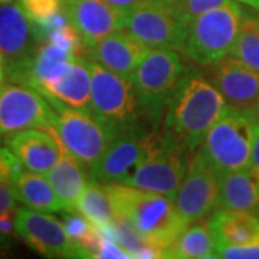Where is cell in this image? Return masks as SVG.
<instances>
[{
	"mask_svg": "<svg viewBox=\"0 0 259 259\" xmlns=\"http://www.w3.org/2000/svg\"><path fill=\"white\" fill-rule=\"evenodd\" d=\"M228 110V104L212 79L197 66H186L167 102L164 130L194 153L207 131Z\"/></svg>",
	"mask_w": 259,
	"mask_h": 259,
	"instance_id": "6da1fadb",
	"label": "cell"
},
{
	"mask_svg": "<svg viewBox=\"0 0 259 259\" xmlns=\"http://www.w3.org/2000/svg\"><path fill=\"white\" fill-rule=\"evenodd\" d=\"M117 216L127 221L140 236L164 252L187 223L177 212L175 199L124 183L107 185Z\"/></svg>",
	"mask_w": 259,
	"mask_h": 259,
	"instance_id": "7a4b0ae2",
	"label": "cell"
},
{
	"mask_svg": "<svg viewBox=\"0 0 259 259\" xmlns=\"http://www.w3.org/2000/svg\"><path fill=\"white\" fill-rule=\"evenodd\" d=\"M186 71L183 58L173 49H148L143 61L131 76L141 115L147 120L151 130H158L167 102L175 87Z\"/></svg>",
	"mask_w": 259,
	"mask_h": 259,
	"instance_id": "3957f363",
	"label": "cell"
},
{
	"mask_svg": "<svg viewBox=\"0 0 259 259\" xmlns=\"http://www.w3.org/2000/svg\"><path fill=\"white\" fill-rule=\"evenodd\" d=\"M243 10L235 2L204 12L189 23L182 54L202 66L231 55L239 33Z\"/></svg>",
	"mask_w": 259,
	"mask_h": 259,
	"instance_id": "277c9868",
	"label": "cell"
},
{
	"mask_svg": "<svg viewBox=\"0 0 259 259\" xmlns=\"http://www.w3.org/2000/svg\"><path fill=\"white\" fill-rule=\"evenodd\" d=\"M189 153L192 151L175 134L157 130L146 157L121 183L175 199L187 171Z\"/></svg>",
	"mask_w": 259,
	"mask_h": 259,
	"instance_id": "5b68a950",
	"label": "cell"
},
{
	"mask_svg": "<svg viewBox=\"0 0 259 259\" xmlns=\"http://www.w3.org/2000/svg\"><path fill=\"white\" fill-rule=\"evenodd\" d=\"M255 120L248 111L228 110L204 136L199 151L216 175L250 166Z\"/></svg>",
	"mask_w": 259,
	"mask_h": 259,
	"instance_id": "8992f818",
	"label": "cell"
},
{
	"mask_svg": "<svg viewBox=\"0 0 259 259\" xmlns=\"http://www.w3.org/2000/svg\"><path fill=\"white\" fill-rule=\"evenodd\" d=\"M91 68V114L107 127L122 131L137 124L141 115L133 79L114 74L97 62Z\"/></svg>",
	"mask_w": 259,
	"mask_h": 259,
	"instance_id": "52a82bcc",
	"label": "cell"
},
{
	"mask_svg": "<svg viewBox=\"0 0 259 259\" xmlns=\"http://www.w3.org/2000/svg\"><path fill=\"white\" fill-rule=\"evenodd\" d=\"M187 28L171 2L143 0L125 12L122 30L128 32L148 48L182 52Z\"/></svg>",
	"mask_w": 259,
	"mask_h": 259,
	"instance_id": "ba28073f",
	"label": "cell"
},
{
	"mask_svg": "<svg viewBox=\"0 0 259 259\" xmlns=\"http://www.w3.org/2000/svg\"><path fill=\"white\" fill-rule=\"evenodd\" d=\"M49 131L55 134L69 154L87 167L97 163L120 134V131L104 125L93 114L68 107L55 108L54 127Z\"/></svg>",
	"mask_w": 259,
	"mask_h": 259,
	"instance_id": "9c48e42d",
	"label": "cell"
},
{
	"mask_svg": "<svg viewBox=\"0 0 259 259\" xmlns=\"http://www.w3.org/2000/svg\"><path fill=\"white\" fill-rule=\"evenodd\" d=\"M55 108L36 90L23 83L0 87V143L12 133L54 127Z\"/></svg>",
	"mask_w": 259,
	"mask_h": 259,
	"instance_id": "30bf717a",
	"label": "cell"
},
{
	"mask_svg": "<svg viewBox=\"0 0 259 259\" xmlns=\"http://www.w3.org/2000/svg\"><path fill=\"white\" fill-rule=\"evenodd\" d=\"M157 130L134 124L120 131L97 163L90 167V179L102 185L121 183L146 157Z\"/></svg>",
	"mask_w": 259,
	"mask_h": 259,
	"instance_id": "8fae6325",
	"label": "cell"
},
{
	"mask_svg": "<svg viewBox=\"0 0 259 259\" xmlns=\"http://www.w3.org/2000/svg\"><path fill=\"white\" fill-rule=\"evenodd\" d=\"M175 203L180 218L187 225L206 219L219 207L218 175L204 160L199 148L189 160L187 171L175 197Z\"/></svg>",
	"mask_w": 259,
	"mask_h": 259,
	"instance_id": "7c38bea8",
	"label": "cell"
},
{
	"mask_svg": "<svg viewBox=\"0 0 259 259\" xmlns=\"http://www.w3.org/2000/svg\"><path fill=\"white\" fill-rule=\"evenodd\" d=\"M54 108L68 107L91 114L90 59L75 56L62 62L36 88Z\"/></svg>",
	"mask_w": 259,
	"mask_h": 259,
	"instance_id": "4fadbf2b",
	"label": "cell"
},
{
	"mask_svg": "<svg viewBox=\"0 0 259 259\" xmlns=\"http://www.w3.org/2000/svg\"><path fill=\"white\" fill-rule=\"evenodd\" d=\"M16 233L45 258H81L62 222L48 212L20 207L16 210Z\"/></svg>",
	"mask_w": 259,
	"mask_h": 259,
	"instance_id": "5bb4252c",
	"label": "cell"
},
{
	"mask_svg": "<svg viewBox=\"0 0 259 259\" xmlns=\"http://www.w3.org/2000/svg\"><path fill=\"white\" fill-rule=\"evenodd\" d=\"M39 45L32 20L19 3L0 5V52L6 76L18 71Z\"/></svg>",
	"mask_w": 259,
	"mask_h": 259,
	"instance_id": "9a60e30c",
	"label": "cell"
},
{
	"mask_svg": "<svg viewBox=\"0 0 259 259\" xmlns=\"http://www.w3.org/2000/svg\"><path fill=\"white\" fill-rule=\"evenodd\" d=\"M210 79L231 110L252 111L259 100V71L228 55L213 64Z\"/></svg>",
	"mask_w": 259,
	"mask_h": 259,
	"instance_id": "2e32d148",
	"label": "cell"
},
{
	"mask_svg": "<svg viewBox=\"0 0 259 259\" xmlns=\"http://www.w3.org/2000/svg\"><path fill=\"white\" fill-rule=\"evenodd\" d=\"M62 3L87 48L124 28L125 12L112 8L105 0H62Z\"/></svg>",
	"mask_w": 259,
	"mask_h": 259,
	"instance_id": "e0dca14e",
	"label": "cell"
},
{
	"mask_svg": "<svg viewBox=\"0 0 259 259\" xmlns=\"http://www.w3.org/2000/svg\"><path fill=\"white\" fill-rule=\"evenodd\" d=\"M52 131L28 128L5 137V144L30 171L45 175L65 151Z\"/></svg>",
	"mask_w": 259,
	"mask_h": 259,
	"instance_id": "ac0fdd59",
	"label": "cell"
},
{
	"mask_svg": "<svg viewBox=\"0 0 259 259\" xmlns=\"http://www.w3.org/2000/svg\"><path fill=\"white\" fill-rule=\"evenodd\" d=\"M150 48L139 39L131 36L128 32H112L102 37L95 45L87 48L85 54L90 61L100 64L114 74L130 78L134 74L143 58Z\"/></svg>",
	"mask_w": 259,
	"mask_h": 259,
	"instance_id": "d6986e66",
	"label": "cell"
},
{
	"mask_svg": "<svg viewBox=\"0 0 259 259\" xmlns=\"http://www.w3.org/2000/svg\"><path fill=\"white\" fill-rule=\"evenodd\" d=\"M209 223L216 246L259 245V216L253 212L221 209Z\"/></svg>",
	"mask_w": 259,
	"mask_h": 259,
	"instance_id": "ffe728a7",
	"label": "cell"
},
{
	"mask_svg": "<svg viewBox=\"0 0 259 259\" xmlns=\"http://www.w3.org/2000/svg\"><path fill=\"white\" fill-rule=\"evenodd\" d=\"M219 207L255 212L259 206V171L255 167L218 175Z\"/></svg>",
	"mask_w": 259,
	"mask_h": 259,
	"instance_id": "44dd1931",
	"label": "cell"
},
{
	"mask_svg": "<svg viewBox=\"0 0 259 259\" xmlns=\"http://www.w3.org/2000/svg\"><path fill=\"white\" fill-rule=\"evenodd\" d=\"M78 158L65 150L52 168L45 173L66 212H75L83 189L90 182V175L87 176Z\"/></svg>",
	"mask_w": 259,
	"mask_h": 259,
	"instance_id": "7402d4cb",
	"label": "cell"
},
{
	"mask_svg": "<svg viewBox=\"0 0 259 259\" xmlns=\"http://www.w3.org/2000/svg\"><path fill=\"white\" fill-rule=\"evenodd\" d=\"M164 258L207 259L218 258L216 241L209 221H197L186 226L164 252Z\"/></svg>",
	"mask_w": 259,
	"mask_h": 259,
	"instance_id": "603a6c76",
	"label": "cell"
},
{
	"mask_svg": "<svg viewBox=\"0 0 259 259\" xmlns=\"http://www.w3.org/2000/svg\"><path fill=\"white\" fill-rule=\"evenodd\" d=\"M18 192L19 202L40 212H61L64 206L47 177L35 171H20L12 182Z\"/></svg>",
	"mask_w": 259,
	"mask_h": 259,
	"instance_id": "cb8c5ba5",
	"label": "cell"
},
{
	"mask_svg": "<svg viewBox=\"0 0 259 259\" xmlns=\"http://www.w3.org/2000/svg\"><path fill=\"white\" fill-rule=\"evenodd\" d=\"M75 212L81 213L97 228L115 222V219L118 218L107 185L98 183L91 179L83 189Z\"/></svg>",
	"mask_w": 259,
	"mask_h": 259,
	"instance_id": "d4e9b609",
	"label": "cell"
},
{
	"mask_svg": "<svg viewBox=\"0 0 259 259\" xmlns=\"http://www.w3.org/2000/svg\"><path fill=\"white\" fill-rule=\"evenodd\" d=\"M231 55L252 69L259 71V16L243 13L239 33Z\"/></svg>",
	"mask_w": 259,
	"mask_h": 259,
	"instance_id": "484cf974",
	"label": "cell"
},
{
	"mask_svg": "<svg viewBox=\"0 0 259 259\" xmlns=\"http://www.w3.org/2000/svg\"><path fill=\"white\" fill-rule=\"evenodd\" d=\"M44 42H51V44H54L56 47L64 48V49L72 52L76 56H82L85 49H87L85 44H83L82 36L72 26V23H68L65 26L51 30Z\"/></svg>",
	"mask_w": 259,
	"mask_h": 259,
	"instance_id": "4316f807",
	"label": "cell"
},
{
	"mask_svg": "<svg viewBox=\"0 0 259 259\" xmlns=\"http://www.w3.org/2000/svg\"><path fill=\"white\" fill-rule=\"evenodd\" d=\"M229 2L231 0H173L171 5L176 9L177 15L189 26V23L202 13L219 8Z\"/></svg>",
	"mask_w": 259,
	"mask_h": 259,
	"instance_id": "83f0119b",
	"label": "cell"
},
{
	"mask_svg": "<svg viewBox=\"0 0 259 259\" xmlns=\"http://www.w3.org/2000/svg\"><path fill=\"white\" fill-rule=\"evenodd\" d=\"M32 23H40L64 9L62 0H19Z\"/></svg>",
	"mask_w": 259,
	"mask_h": 259,
	"instance_id": "f1b7e54d",
	"label": "cell"
},
{
	"mask_svg": "<svg viewBox=\"0 0 259 259\" xmlns=\"http://www.w3.org/2000/svg\"><path fill=\"white\" fill-rule=\"evenodd\" d=\"M23 164L8 147H0V182H13L20 171H23Z\"/></svg>",
	"mask_w": 259,
	"mask_h": 259,
	"instance_id": "f546056e",
	"label": "cell"
},
{
	"mask_svg": "<svg viewBox=\"0 0 259 259\" xmlns=\"http://www.w3.org/2000/svg\"><path fill=\"white\" fill-rule=\"evenodd\" d=\"M216 255L226 259H259V245L216 246Z\"/></svg>",
	"mask_w": 259,
	"mask_h": 259,
	"instance_id": "4dcf8cb0",
	"label": "cell"
},
{
	"mask_svg": "<svg viewBox=\"0 0 259 259\" xmlns=\"http://www.w3.org/2000/svg\"><path fill=\"white\" fill-rule=\"evenodd\" d=\"M101 238H100V245L98 250L95 253V258H105V259H127L131 258L125 250L121 248L120 245L115 241H112L111 238L102 235L100 232Z\"/></svg>",
	"mask_w": 259,
	"mask_h": 259,
	"instance_id": "1f68e13d",
	"label": "cell"
},
{
	"mask_svg": "<svg viewBox=\"0 0 259 259\" xmlns=\"http://www.w3.org/2000/svg\"><path fill=\"white\" fill-rule=\"evenodd\" d=\"M19 197L16 187L10 182H0V214L9 210H16Z\"/></svg>",
	"mask_w": 259,
	"mask_h": 259,
	"instance_id": "d6a6232c",
	"label": "cell"
},
{
	"mask_svg": "<svg viewBox=\"0 0 259 259\" xmlns=\"http://www.w3.org/2000/svg\"><path fill=\"white\" fill-rule=\"evenodd\" d=\"M16 210H9L0 214V232L10 238L13 233H16Z\"/></svg>",
	"mask_w": 259,
	"mask_h": 259,
	"instance_id": "836d02e7",
	"label": "cell"
},
{
	"mask_svg": "<svg viewBox=\"0 0 259 259\" xmlns=\"http://www.w3.org/2000/svg\"><path fill=\"white\" fill-rule=\"evenodd\" d=\"M250 166L255 167L259 171V122H255V128H253V143H252Z\"/></svg>",
	"mask_w": 259,
	"mask_h": 259,
	"instance_id": "e575fe53",
	"label": "cell"
},
{
	"mask_svg": "<svg viewBox=\"0 0 259 259\" xmlns=\"http://www.w3.org/2000/svg\"><path fill=\"white\" fill-rule=\"evenodd\" d=\"M105 2H108L112 8H115V9L127 12L131 8H134L136 5H139L140 2H143V0H105Z\"/></svg>",
	"mask_w": 259,
	"mask_h": 259,
	"instance_id": "d590c367",
	"label": "cell"
},
{
	"mask_svg": "<svg viewBox=\"0 0 259 259\" xmlns=\"http://www.w3.org/2000/svg\"><path fill=\"white\" fill-rule=\"evenodd\" d=\"M12 246V238L0 232V256H3Z\"/></svg>",
	"mask_w": 259,
	"mask_h": 259,
	"instance_id": "8d00e7d4",
	"label": "cell"
},
{
	"mask_svg": "<svg viewBox=\"0 0 259 259\" xmlns=\"http://www.w3.org/2000/svg\"><path fill=\"white\" fill-rule=\"evenodd\" d=\"M5 74H6V71H5V59H3V55H2V52H0V87L3 85Z\"/></svg>",
	"mask_w": 259,
	"mask_h": 259,
	"instance_id": "74e56055",
	"label": "cell"
},
{
	"mask_svg": "<svg viewBox=\"0 0 259 259\" xmlns=\"http://www.w3.org/2000/svg\"><path fill=\"white\" fill-rule=\"evenodd\" d=\"M238 2L248 5V6H249V8H252V9L259 10V0H238Z\"/></svg>",
	"mask_w": 259,
	"mask_h": 259,
	"instance_id": "f35d334b",
	"label": "cell"
},
{
	"mask_svg": "<svg viewBox=\"0 0 259 259\" xmlns=\"http://www.w3.org/2000/svg\"><path fill=\"white\" fill-rule=\"evenodd\" d=\"M250 115L253 117V120H255V122H259V100L258 102H256V105L252 108V111H250Z\"/></svg>",
	"mask_w": 259,
	"mask_h": 259,
	"instance_id": "ab89813d",
	"label": "cell"
},
{
	"mask_svg": "<svg viewBox=\"0 0 259 259\" xmlns=\"http://www.w3.org/2000/svg\"><path fill=\"white\" fill-rule=\"evenodd\" d=\"M16 0H0V5H9V3H13Z\"/></svg>",
	"mask_w": 259,
	"mask_h": 259,
	"instance_id": "60d3db41",
	"label": "cell"
},
{
	"mask_svg": "<svg viewBox=\"0 0 259 259\" xmlns=\"http://www.w3.org/2000/svg\"><path fill=\"white\" fill-rule=\"evenodd\" d=\"M255 212H256V214H258V216H259V206H258V209H256Z\"/></svg>",
	"mask_w": 259,
	"mask_h": 259,
	"instance_id": "b9f144b4",
	"label": "cell"
},
{
	"mask_svg": "<svg viewBox=\"0 0 259 259\" xmlns=\"http://www.w3.org/2000/svg\"><path fill=\"white\" fill-rule=\"evenodd\" d=\"M167 2H173V0H167Z\"/></svg>",
	"mask_w": 259,
	"mask_h": 259,
	"instance_id": "7bdbcfd3",
	"label": "cell"
}]
</instances>
